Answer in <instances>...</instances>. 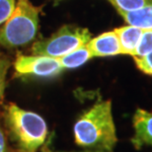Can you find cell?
Instances as JSON below:
<instances>
[{"label":"cell","mask_w":152,"mask_h":152,"mask_svg":"<svg viewBox=\"0 0 152 152\" xmlns=\"http://www.w3.org/2000/svg\"><path fill=\"white\" fill-rule=\"evenodd\" d=\"M73 133L78 146L113 151L118 137L110 100L98 101L81 114L74 124Z\"/></svg>","instance_id":"cell-1"},{"label":"cell","mask_w":152,"mask_h":152,"mask_svg":"<svg viewBox=\"0 0 152 152\" xmlns=\"http://www.w3.org/2000/svg\"><path fill=\"white\" fill-rule=\"evenodd\" d=\"M4 121L13 144L19 152H38L48 136L47 121L41 115L9 103Z\"/></svg>","instance_id":"cell-2"},{"label":"cell","mask_w":152,"mask_h":152,"mask_svg":"<svg viewBox=\"0 0 152 152\" xmlns=\"http://www.w3.org/2000/svg\"><path fill=\"white\" fill-rule=\"evenodd\" d=\"M39 11L30 0H16L13 13L0 28V45L15 48L30 44L39 30Z\"/></svg>","instance_id":"cell-3"},{"label":"cell","mask_w":152,"mask_h":152,"mask_svg":"<svg viewBox=\"0 0 152 152\" xmlns=\"http://www.w3.org/2000/svg\"><path fill=\"white\" fill-rule=\"evenodd\" d=\"M91 39L90 32L81 27L65 25L50 38L36 42L32 47L33 54L60 58Z\"/></svg>","instance_id":"cell-4"},{"label":"cell","mask_w":152,"mask_h":152,"mask_svg":"<svg viewBox=\"0 0 152 152\" xmlns=\"http://www.w3.org/2000/svg\"><path fill=\"white\" fill-rule=\"evenodd\" d=\"M14 70L17 76L53 78L64 69L58 58L38 54H19L14 62Z\"/></svg>","instance_id":"cell-5"},{"label":"cell","mask_w":152,"mask_h":152,"mask_svg":"<svg viewBox=\"0 0 152 152\" xmlns=\"http://www.w3.org/2000/svg\"><path fill=\"white\" fill-rule=\"evenodd\" d=\"M87 47L93 57H106L123 54L120 39L115 31L105 32L96 38L91 39L87 42Z\"/></svg>","instance_id":"cell-6"},{"label":"cell","mask_w":152,"mask_h":152,"mask_svg":"<svg viewBox=\"0 0 152 152\" xmlns=\"http://www.w3.org/2000/svg\"><path fill=\"white\" fill-rule=\"evenodd\" d=\"M134 135L132 143L139 149L143 145L152 146V112L137 109L132 118Z\"/></svg>","instance_id":"cell-7"},{"label":"cell","mask_w":152,"mask_h":152,"mask_svg":"<svg viewBox=\"0 0 152 152\" xmlns=\"http://www.w3.org/2000/svg\"><path fill=\"white\" fill-rule=\"evenodd\" d=\"M114 31L117 34L118 39H120L123 54H127V56H132L143 31L141 29H138L136 27L130 25L121 27V28L115 29Z\"/></svg>","instance_id":"cell-8"},{"label":"cell","mask_w":152,"mask_h":152,"mask_svg":"<svg viewBox=\"0 0 152 152\" xmlns=\"http://www.w3.org/2000/svg\"><path fill=\"white\" fill-rule=\"evenodd\" d=\"M121 16L130 26L141 29L142 31L152 30V2L135 10L124 12Z\"/></svg>","instance_id":"cell-9"},{"label":"cell","mask_w":152,"mask_h":152,"mask_svg":"<svg viewBox=\"0 0 152 152\" xmlns=\"http://www.w3.org/2000/svg\"><path fill=\"white\" fill-rule=\"evenodd\" d=\"M92 57V53H91L86 44L67 53L66 56L60 57L59 61L63 69H74L85 64Z\"/></svg>","instance_id":"cell-10"},{"label":"cell","mask_w":152,"mask_h":152,"mask_svg":"<svg viewBox=\"0 0 152 152\" xmlns=\"http://www.w3.org/2000/svg\"><path fill=\"white\" fill-rule=\"evenodd\" d=\"M120 14L142 7L152 2V0H108Z\"/></svg>","instance_id":"cell-11"},{"label":"cell","mask_w":152,"mask_h":152,"mask_svg":"<svg viewBox=\"0 0 152 152\" xmlns=\"http://www.w3.org/2000/svg\"><path fill=\"white\" fill-rule=\"evenodd\" d=\"M152 51V30H145L141 35L133 57H142Z\"/></svg>","instance_id":"cell-12"},{"label":"cell","mask_w":152,"mask_h":152,"mask_svg":"<svg viewBox=\"0 0 152 152\" xmlns=\"http://www.w3.org/2000/svg\"><path fill=\"white\" fill-rule=\"evenodd\" d=\"M16 0H0V26L3 25L13 13Z\"/></svg>","instance_id":"cell-13"},{"label":"cell","mask_w":152,"mask_h":152,"mask_svg":"<svg viewBox=\"0 0 152 152\" xmlns=\"http://www.w3.org/2000/svg\"><path fill=\"white\" fill-rule=\"evenodd\" d=\"M9 67H10V61L4 56L0 54V104H1L3 95H4L6 76H7Z\"/></svg>","instance_id":"cell-14"},{"label":"cell","mask_w":152,"mask_h":152,"mask_svg":"<svg viewBox=\"0 0 152 152\" xmlns=\"http://www.w3.org/2000/svg\"><path fill=\"white\" fill-rule=\"evenodd\" d=\"M134 61L137 68L143 73L152 75V51L142 57H134Z\"/></svg>","instance_id":"cell-15"},{"label":"cell","mask_w":152,"mask_h":152,"mask_svg":"<svg viewBox=\"0 0 152 152\" xmlns=\"http://www.w3.org/2000/svg\"><path fill=\"white\" fill-rule=\"evenodd\" d=\"M0 152H13L8 142L7 136L4 130L1 129V126H0Z\"/></svg>","instance_id":"cell-16"},{"label":"cell","mask_w":152,"mask_h":152,"mask_svg":"<svg viewBox=\"0 0 152 152\" xmlns=\"http://www.w3.org/2000/svg\"><path fill=\"white\" fill-rule=\"evenodd\" d=\"M68 152H113V151H106V150H100V149H85L82 151H68Z\"/></svg>","instance_id":"cell-17"}]
</instances>
